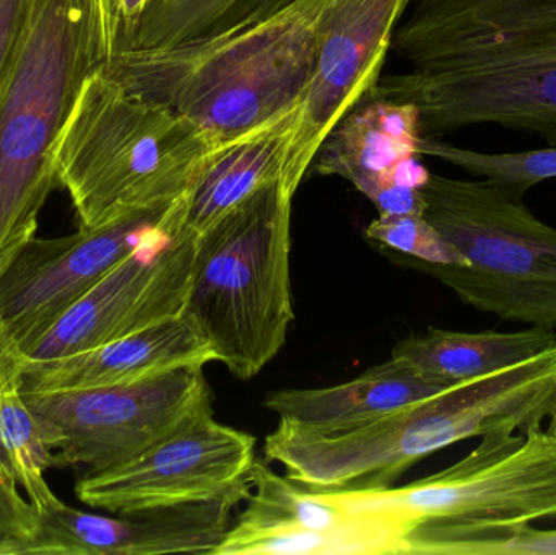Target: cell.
Here are the masks:
<instances>
[{
	"label": "cell",
	"mask_w": 556,
	"mask_h": 555,
	"mask_svg": "<svg viewBox=\"0 0 556 555\" xmlns=\"http://www.w3.org/2000/svg\"><path fill=\"white\" fill-rule=\"evenodd\" d=\"M420 137V113L414 104L369 100L333 127L311 168L346 179L375 201L389 186L401 185L399 166L418 155Z\"/></svg>",
	"instance_id": "16"
},
{
	"label": "cell",
	"mask_w": 556,
	"mask_h": 555,
	"mask_svg": "<svg viewBox=\"0 0 556 555\" xmlns=\"http://www.w3.org/2000/svg\"><path fill=\"white\" fill-rule=\"evenodd\" d=\"M349 512L417 525L489 528L556 520V436L493 432L450 468L402 488L323 491Z\"/></svg>",
	"instance_id": "8"
},
{
	"label": "cell",
	"mask_w": 556,
	"mask_h": 555,
	"mask_svg": "<svg viewBox=\"0 0 556 555\" xmlns=\"http://www.w3.org/2000/svg\"><path fill=\"white\" fill-rule=\"evenodd\" d=\"M256 437L215 420L214 411L140 455L75 485L84 504L114 515L149 514L214 501L250 484Z\"/></svg>",
	"instance_id": "10"
},
{
	"label": "cell",
	"mask_w": 556,
	"mask_h": 555,
	"mask_svg": "<svg viewBox=\"0 0 556 555\" xmlns=\"http://www.w3.org/2000/svg\"><path fill=\"white\" fill-rule=\"evenodd\" d=\"M556 403V345L417 403L349 422L280 417L267 462L311 491L384 489L425 456L493 432L544 427Z\"/></svg>",
	"instance_id": "2"
},
{
	"label": "cell",
	"mask_w": 556,
	"mask_h": 555,
	"mask_svg": "<svg viewBox=\"0 0 556 555\" xmlns=\"http://www.w3.org/2000/svg\"><path fill=\"white\" fill-rule=\"evenodd\" d=\"M176 205L134 212L61 238H33L0 274V325L20 351L38 341L124 257L163 230Z\"/></svg>",
	"instance_id": "11"
},
{
	"label": "cell",
	"mask_w": 556,
	"mask_h": 555,
	"mask_svg": "<svg viewBox=\"0 0 556 555\" xmlns=\"http://www.w3.org/2000/svg\"><path fill=\"white\" fill-rule=\"evenodd\" d=\"M330 3L293 0L238 31L169 48L123 49L101 65L127 90L178 111L230 146L294 117Z\"/></svg>",
	"instance_id": "3"
},
{
	"label": "cell",
	"mask_w": 556,
	"mask_h": 555,
	"mask_svg": "<svg viewBox=\"0 0 556 555\" xmlns=\"http://www.w3.org/2000/svg\"><path fill=\"white\" fill-rule=\"evenodd\" d=\"M18 351V345H16L15 342L12 341V338H10V336L7 335V331L5 329H3V326L0 325V365H2L3 362H5L7 358L10 357V355H13L15 354V352ZM0 466H3L2 459H0ZM3 468H5V466H3Z\"/></svg>",
	"instance_id": "28"
},
{
	"label": "cell",
	"mask_w": 556,
	"mask_h": 555,
	"mask_svg": "<svg viewBox=\"0 0 556 555\" xmlns=\"http://www.w3.org/2000/svg\"><path fill=\"white\" fill-rule=\"evenodd\" d=\"M198 241L181 230H163L143 241L22 352L26 361L68 357L181 316Z\"/></svg>",
	"instance_id": "13"
},
{
	"label": "cell",
	"mask_w": 556,
	"mask_h": 555,
	"mask_svg": "<svg viewBox=\"0 0 556 555\" xmlns=\"http://www.w3.org/2000/svg\"><path fill=\"white\" fill-rule=\"evenodd\" d=\"M417 153L456 166L476 178L485 179L516 199H525L529 189L556 179V146L525 152L486 153L454 146L441 137L421 134Z\"/></svg>",
	"instance_id": "24"
},
{
	"label": "cell",
	"mask_w": 556,
	"mask_h": 555,
	"mask_svg": "<svg viewBox=\"0 0 556 555\" xmlns=\"http://www.w3.org/2000/svg\"><path fill=\"white\" fill-rule=\"evenodd\" d=\"M402 555H556V530H538L532 525H417L404 538Z\"/></svg>",
	"instance_id": "23"
},
{
	"label": "cell",
	"mask_w": 556,
	"mask_h": 555,
	"mask_svg": "<svg viewBox=\"0 0 556 555\" xmlns=\"http://www.w3.org/2000/svg\"><path fill=\"white\" fill-rule=\"evenodd\" d=\"M204 367L188 365L121 387L23 394L45 429L58 466L101 471L214 411Z\"/></svg>",
	"instance_id": "9"
},
{
	"label": "cell",
	"mask_w": 556,
	"mask_h": 555,
	"mask_svg": "<svg viewBox=\"0 0 556 555\" xmlns=\"http://www.w3.org/2000/svg\"><path fill=\"white\" fill-rule=\"evenodd\" d=\"M94 0H33L0 93V274L36 237L54 153L85 78L103 64Z\"/></svg>",
	"instance_id": "5"
},
{
	"label": "cell",
	"mask_w": 556,
	"mask_h": 555,
	"mask_svg": "<svg viewBox=\"0 0 556 555\" xmlns=\"http://www.w3.org/2000/svg\"><path fill=\"white\" fill-rule=\"evenodd\" d=\"M366 237L405 256L434 264L469 266V260L424 215L379 214L366 227Z\"/></svg>",
	"instance_id": "25"
},
{
	"label": "cell",
	"mask_w": 556,
	"mask_h": 555,
	"mask_svg": "<svg viewBox=\"0 0 556 555\" xmlns=\"http://www.w3.org/2000/svg\"><path fill=\"white\" fill-rule=\"evenodd\" d=\"M250 482L247 507L231 525V533H356L392 520L384 515L345 510L323 491H311L288 476H278L260 458L251 468Z\"/></svg>",
	"instance_id": "20"
},
{
	"label": "cell",
	"mask_w": 556,
	"mask_h": 555,
	"mask_svg": "<svg viewBox=\"0 0 556 555\" xmlns=\"http://www.w3.org/2000/svg\"><path fill=\"white\" fill-rule=\"evenodd\" d=\"M293 198L254 192L199 237L185 315L215 362L251 380L281 351L294 319L290 250Z\"/></svg>",
	"instance_id": "6"
},
{
	"label": "cell",
	"mask_w": 556,
	"mask_h": 555,
	"mask_svg": "<svg viewBox=\"0 0 556 555\" xmlns=\"http://www.w3.org/2000/svg\"><path fill=\"white\" fill-rule=\"evenodd\" d=\"M291 119L218 150L179 201L176 230L201 237L254 192L278 182Z\"/></svg>",
	"instance_id": "17"
},
{
	"label": "cell",
	"mask_w": 556,
	"mask_h": 555,
	"mask_svg": "<svg viewBox=\"0 0 556 555\" xmlns=\"http://www.w3.org/2000/svg\"><path fill=\"white\" fill-rule=\"evenodd\" d=\"M424 217L469 266L404 256V264L446 286L464 305L503 321L556 331V228L485 179L430 175Z\"/></svg>",
	"instance_id": "7"
},
{
	"label": "cell",
	"mask_w": 556,
	"mask_h": 555,
	"mask_svg": "<svg viewBox=\"0 0 556 555\" xmlns=\"http://www.w3.org/2000/svg\"><path fill=\"white\" fill-rule=\"evenodd\" d=\"M369 100L414 104L424 136L496 126L556 146V0H412Z\"/></svg>",
	"instance_id": "1"
},
{
	"label": "cell",
	"mask_w": 556,
	"mask_h": 555,
	"mask_svg": "<svg viewBox=\"0 0 556 555\" xmlns=\"http://www.w3.org/2000/svg\"><path fill=\"white\" fill-rule=\"evenodd\" d=\"M23 364L25 355L18 351L0 365V459L39 517L61 502L46 481L49 469L58 463L38 416L23 394Z\"/></svg>",
	"instance_id": "21"
},
{
	"label": "cell",
	"mask_w": 556,
	"mask_h": 555,
	"mask_svg": "<svg viewBox=\"0 0 556 555\" xmlns=\"http://www.w3.org/2000/svg\"><path fill=\"white\" fill-rule=\"evenodd\" d=\"M453 384L456 383L428 377L408 362L391 357L355 380L336 387L273 391L264 406L278 417L301 422H349L417 403Z\"/></svg>",
	"instance_id": "18"
},
{
	"label": "cell",
	"mask_w": 556,
	"mask_h": 555,
	"mask_svg": "<svg viewBox=\"0 0 556 555\" xmlns=\"http://www.w3.org/2000/svg\"><path fill=\"white\" fill-rule=\"evenodd\" d=\"M554 345L555 329L539 326L513 332L430 328L399 341L392 357L408 362L428 377L460 383L528 361Z\"/></svg>",
	"instance_id": "19"
},
{
	"label": "cell",
	"mask_w": 556,
	"mask_h": 555,
	"mask_svg": "<svg viewBox=\"0 0 556 555\" xmlns=\"http://www.w3.org/2000/svg\"><path fill=\"white\" fill-rule=\"evenodd\" d=\"M215 362L214 352L188 315L156 323L136 335L52 361H26L25 394L91 390L137 383L188 365Z\"/></svg>",
	"instance_id": "15"
},
{
	"label": "cell",
	"mask_w": 556,
	"mask_h": 555,
	"mask_svg": "<svg viewBox=\"0 0 556 555\" xmlns=\"http://www.w3.org/2000/svg\"><path fill=\"white\" fill-rule=\"evenodd\" d=\"M33 0H0V93L15 61Z\"/></svg>",
	"instance_id": "27"
},
{
	"label": "cell",
	"mask_w": 556,
	"mask_h": 555,
	"mask_svg": "<svg viewBox=\"0 0 556 555\" xmlns=\"http://www.w3.org/2000/svg\"><path fill=\"white\" fill-rule=\"evenodd\" d=\"M412 0H332L317 35L313 75L288 127L280 188L294 198L333 127L381 77Z\"/></svg>",
	"instance_id": "12"
},
{
	"label": "cell",
	"mask_w": 556,
	"mask_h": 555,
	"mask_svg": "<svg viewBox=\"0 0 556 555\" xmlns=\"http://www.w3.org/2000/svg\"><path fill=\"white\" fill-rule=\"evenodd\" d=\"M548 427L547 429L551 430L552 433H555L556 436V403L554 406V409H552L551 417H548Z\"/></svg>",
	"instance_id": "30"
},
{
	"label": "cell",
	"mask_w": 556,
	"mask_h": 555,
	"mask_svg": "<svg viewBox=\"0 0 556 555\" xmlns=\"http://www.w3.org/2000/svg\"><path fill=\"white\" fill-rule=\"evenodd\" d=\"M0 555H23L22 541L0 537Z\"/></svg>",
	"instance_id": "29"
},
{
	"label": "cell",
	"mask_w": 556,
	"mask_h": 555,
	"mask_svg": "<svg viewBox=\"0 0 556 555\" xmlns=\"http://www.w3.org/2000/svg\"><path fill=\"white\" fill-rule=\"evenodd\" d=\"M291 2L293 0H150L132 38L123 49L169 48L227 35L274 15Z\"/></svg>",
	"instance_id": "22"
},
{
	"label": "cell",
	"mask_w": 556,
	"mask_h": 555,
	"mask_svg": "<svg viewBox=\"0 0 556 555\" xmlns=\"http://www.w3.org/2000/svg\"><path fill=\"white\" fill-rule=\"evenodd\" d=\"M18 488L12 475L0 466V537L22 541L25 546L38 533L39 517Z\"/></svg>",
	"instance_id": "26"
},
{
	"label": "cell",
	"mask_w": 556,
	"mask_h": 555,
	"mask_svg": "<svg viewBox=\"0 0 556 555\" xmlns=\"http://www.w3.org/2000/svg\"><path fill=\"white\" fill-rule=\"evenodd\" d=\"M250 484L214 501L149 514L103 517L59 502L39 515L23 555H214Z\"/></svg>",
	"instance_id": "14"
},
{
	"label": "cell",
	"mask_w": 556,
	"mask_h": 555,
	"mask_svg": "<svg viewBox=\"0 0 556 555\" xmlns=\"http://www.w3.org/2000/svg\"><path fill=\"white\" fill-rule=\"evenodd\" d=\"M224 147L178 111L132 93L98 65L59 136L55 175L80 227H101L185 198Z\"/></svg>",
	"instance_id": "4"
}]
</instances>
